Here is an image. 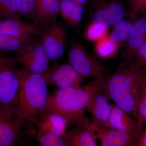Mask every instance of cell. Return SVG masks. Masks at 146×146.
<instances>
[{
	"label": "cell",
	"instance_id": "1",
	"mask_svg": "<svg viewBox=\"0 0 146 146\" xmlns=\"http://www.w3.org/2000/svg\"><path fill=\"white\" fill-rule=\"evenodd\" d=\"M107 75L84 86L58 89L48 96L42 111L53 112L62 116L68 124L76 126L86 119L84 112L94 96L103 91Z\"/></svg>",
	"mask_w": 146,
	"mask_h": 146
},
{
	"label": "cell",
	"instance_id": "2",
	"mask_svg": "<svg viewBox=\"0 0 146 146\" xmlns=\"http://www.w3.org/2000/svg\"><path fill=\"white\" fill-rule=\"evenodd\" d=\"M145 71L136 61L125 62L117 72L108 75L103 91L118 107L137 117L138 99Z\"/></svg>",
	"mask_w": 146,
	"mask_h": 146
},
{
	"label": "cell",
	"instance_id": "3",
	"mask_svg": "<svg viewBox=\"0 0 146 146\" xmlns=\"http://www.w3.org/2000/svg\"><path fill=\"white\" fill-rule=\"evenodd\" d=\"M27 72L17 95V109L23 121L27 137L30 138L33 137L36 132V122L45 108L48 95L44 77Z\"/></svg>",
	"mask_w": 146,
	"mask_h": 146
},
{
	"label": "cell",
	"instance_id": "4",
	"mask_svg": "<svg viewBox=\"0 0 146 146\" xmlns=\"http://www.w3.org/2000/svg\"><path fill=\"white\" fill-rule=\"evenodd\" d=\"M17 96L13 102L0 106V146L17 145L27 138L17 110Z\"/></svg>",
	"mask_w": 146,
	"mask_h": 146
},
{
	"label": "cell",
	"instance_id": "5",
	"mask_svg": "<svg viewBox=\"0 0 146 146\" xmlns=\"http://www.w3.org/2000/svg\"><path fill=\"white\" fill-rule=\"evenodd\" d=\"M69 63L84 78H99L107 75V69L81 44L73 43L68 54Z\"/></svg>",
	"mask_w": 146,
	"mask_h": 146
},
{
	"label": "cell",
	"instance_id": "6",
	"mask_svg": "<svg viewBox=\"0 0 146 146\" xmlns=\"http://www.w3.org/2000/svg\"><path fill=\"white\" fill-rule=\"evenodd\" d=\"M17 52L16 59L28 72L45 77L49 70L50 60L41 43L32 42Z\"/></svg>",
	"mask_w": 146,
	"mask_h": 146
},
{
	"label": "cell",
	"instance_id": "7",
	"mask_svg": "<svg viewBox=\"0 0 146 146\" xmlns=\"http://www.w3.org/2000/svg\"><path fill=\"white\" fill-rule=\"evenodd\" d=\"M91 23H103L113 27L127 13L123 3L119 0H91Z\"/></svg>",
	"mask_w": 146,
	"mask_h": 146
},
{
	"label": "cell",
	"instance_id": "8",
	"mask_svg": "<svg viewBox=\"0 0 146 146\" xmlns=\"http://www.w3.org/2000/svg\"><path fill=\"white\" fill-rule=\"evenodd\" d=\"M40 35V43L50 60L63 56L66 44V33L63 26L54 22L45 27Z\"/></svg>",
	"mask_w": 146,
	"mask_h": 146
},
{
	"label": "cell",
	"instance_id": "9",
	"mask_svg": "<svg viewBox=\"0 0 146 146\" xmlns=\"http://www.w3.org/2000/svg\"><path fill=\"white\" fill-rule=\"evenodd\" d=\"M27 71L15 66L0 70V106L9 103L16 98Z\"/></svg>",
	"mask_w": 146,
	"mask_h": 146
},
{
	"label": "cell",
	"instance_id": "10",
	"mask_svg": "<svg viewBox=\"0 0 146 146\" xmlns=\"http://www.w3.org/2000/svg\"><path fill=\"white\" fill-rule=\"evenodd\" d=\"M44 78L48 84L54 85L58 89L81 86L85 78L69 63L50 68Z\"/></svg>",
	"mask_w": 146,
	"mask_h": 146
},
{
	"label": "cell",
	"instance_id": "11",
	"mask_svg": "<svg viewBox=\"0 0 146 146\" xmlns=\"http://www.w3.org/2000/svg\"><path fill=\"white\" fill-rule=\"evenodd\" d=\"M68 146H96V133L91 120L86 118L62 137Z\"/></svg>",
	"mask_w": 146,
	"mask_h": 146
},
{
	"label": "cell",
	"instance_id": "12",
	"mask_svg": "<svg viewBox=\"0 0 146 146\" xmlns=\"http://www.w3.org/2000/svg\"><path fill=\"white\" fill-rule=\"evenodd\" d=\"M109 100L103 91H100L94 96L87 108L86 110L91 114L94 129L110 126L111 104Z\"/></svg>",
	"mask_w": 146,
	"mask_h": 146
},
{
	"label": "cell",
	"instance_id": "13",
	"mask_svg": "<svg viewBox=\"0 0 146 146\" xmlns=\"http://www.w3.org/2000/svg\"><path fill=\"white\" fill-rule=\"evenodd\" d=\"M42 31L37 25L25 23L18 16L0 20L1 34L16 37H32L40 35Z\"/></svg>",
	"mask_w": 146,
	"mask_h": 146
},
{
	"label": "cell",
	"instance_id": "14",
	"mask_svg": "<svg viewBox=\"0 0 146 146\" xmlns=\"http://www.w3.org/2000/svg\"><path fill=\"white\" fill-rule=\"evenodd\" d=\"M102 146H127L134 144L138 135L124 132L110 126L95 129Z\"/></svg>",
	"mask_w": 146,
	"mask_h": 146
},
{
	"label": "cell",
	"instance_id": "15",
	"mask_svg": "<svg viewBox=\"0 0 146 146\" xmlns=\"http://www.w3.org/2000/svg\"><path fill=\"white\" fill-rule=\"evenodd\" d=\"M67 121L53 112L42 111L36 123V131L62 137L66 132Z\"/></svg>",
	"mask_w": 146,
	"mask_h": 146
},
{
	"label": "cell",
	"instance_id": "16",
	"mask_svg": "<svg viewBox=\"0 0 146 146\" xmlns=\"http://www.w3.org/2000/svg\"><path fill=\"white\" fill-rule=\"evenodd\" d=\"M146 39V17L136 18L133 23L132 30L123 53L125 62L133 60L138 49Z\"/></svg>",
	"mask_w": 146,
	"mask_h": 146
},
{
	"label": "cell",
	"instance_id": "17",
	"mask_svg": "<svg viewBox=\"0 0 146 146\" xmlns=\"http://www.w3.org/2000/svg\"><path fill=\"white\" fill-rule=\"evenodd\" d=\"M141 125L138 120L114 104H111V110L109 120L111 127L127 133L138 135Z\"/></svg>",
	"mask_w": 146,
	"mask_h": 146
},
{
	"label": "cell",
	"instance_id": "18",
	"mask_svg": "<svg viewBox=\"0 0 146 146\" xmlns=\"http://www.w3.org/2000/svg\"><path fill=\"white\" fill-rule=\"evenodd\" d=\"M60 0H36L34 18L39 25L48 26L54 23L60 14Z\"/></svg>",
	"mask_w": 146,
	"mask_h": 146
},
{
	"label": "cell",
	"instance_id": "19",
	"mask_svg": "<svg viewBox=\"0 0 146 146\" xmlns=\"http://www.w3.org/2000/svg\"><path fill=\"white\" fill-rule=\"evenodd\" d=\"M136 17L131 12L128 13L124 18L113 26V29L108 34L110 39L119 47L127 42Z\"/></svg>",
	"mask_w": 146,
	"mask_h": 146
},
{
	"label": "cell",
	"instance_id": "20",
	"mask_svg": "<svg viewBox=\"0 0 146 146\" xmlns=\"http://www.w3.org/2000/svg\"><path fill=\"white\" fill-rule=\"evenodd\" d=\"M84 6L70 0H60V14L70 26H75L83 18Z\"/></svg>",
	"mask_w": 146,
	"mask_h": 146
},
{
	"label": "cell",
	"instance_id": "21",
	"mask_svg": "<svg viewBox=\"0 0 146 146\" xmlns=\"http://www.w3.org/2000/svg\"><path fill=\"white\" fill-rule=\"evenodd\" d=\"M32 40V36L16 37L0 34V53L17 52Z\"/></svg>",
	"mask_w": 146,
	"mask_h": 146
},
{
	"label": "cell",
	"instance_id": "22",
	"mask_svg": "<svg viewBox=\"0 0 146 146\" xmlns=\"http://www.w3.org/2000/svg\"><path fill=\"white\" fill-rule=\"evenodd\" d=\"M119 46L113 42L108 34L102 39L95 43L94 50L96 54L103 59H109L117 52Z\"/></svg>",
	"mask_w": 146,
	"mask_h": 146
},
{
	"label": "cell",
	"instance_id": "23",
	"mask_svg": "<svg viewBox=\"0 0 146 146\" xmlns=\"http://www.w3.org/2000/svg\"><path fill=\"white\" fill-rule=\"evenodd\" d=\"M108 26L103 23H91L84 32L87 41L95 43L107 36Z\"/></svg>",
	"mask_w": 146,
	"mask_h": 146
},
{
	"label": "cell",
	"instance_id": "24",
	"mask_svg": "<svg viewBox=\"0 0 146 146\" xmlns=\"http://www.w3.org/2000/svg\"><path fill=\"white\" fill-rule=\"evenodd\" d=\"M33 137L41 146H68L61 137L36 131Z\"/></svg>",
	"mask_w": 146,
	"mask_h": 146
},
{
	"label": "cell",
	"instance_id": "25",
	"mask_svg": "<svg viewBox=\"0 0 146 146\" xmlns=\"http://www.w3.org/2000/svg\"><path fill=\"white\" fill-rule=\"evenodd\" d=\"M20 17L17 0H0V20Z\"/></svg>",
	"mask_w": 146,
	"mask_h": 146
},
{
	"label": "cell",
	"instance_id": "26",
	"mask_svg": "<svg viewBox=\"0 0 146 146\" xmlns=\"http://www.w3.org/2000/svg\"><path fill=\"white\" fill-rule=\"evenodd\" d=\"M137 120L141 124L146 121V80L145 75L140 92L137 106Z\"/></svg>",
	"mask_w": 146,
	"mask_h": 146
},
{
	"label": "cell",
	"instance_id": "27",
	"mask_svg": "<svg viewBox=\"0 0 146 146\" xmlns=\"http://www.w3.org/2000/svg\"><path fill=\"white\" fill-rule=\"evenodd\" d=\"M36 0H17L20 16L34 18Z\"/></svg>",
	"mask_w": 146,
	"mask_h": 146
},
{
	"label": "cell",
	"instance_id": "28",
	"mask_svg": "<svg viewBox=\"0 0 146 146\" xmlns=\"http://www.w3.org/2000/svg\"><path fill=\"white\" fill-rule=\"evenodd\" d=\"M130 12L137 16L146 13V0H128Z\"/></svg>",
	"mask_w": 146,
	"mask_h": 146
},
{
	"label": "cell",
	"instance_id": "29",
	"mask_svg": "<svg viewBox=\"0 0 146 146\" xmlns=\"http://www.w3.org/2000/svg\"><path fill=\"white\" fill-rule=\"evenodd\" d=\"M135 57L136 63L144 71L146 70V39L143 44L138 49Z\"/></svg>",
	"mask_w": 146,
	"mask_h": 146
},
{
	"label": "cell",
	"instance_id": "30",
	"mask_svg": "<svg viewBox=\"0 0 146 146\" xmlns=\"http://www.w3.org/2000/svg\"><path fill=\"white\" fill-rule=\"evenodd\" d=\"M17 63L16 58L0 54V70L7 67L15 66Z\"/></svg>",
	"mask_w": 146,
	"mask_h": 146
},
{
	"label": "cell",
	"instance_id": "31",
	"mask_svg": "<svg viewBox=\"0 0 146 146\" xmlns=\"http://www.w3.org/2000/svg\"><path fill=\"white\" fill-rule=\"evenodd\" d=\"M137 142L138 145L146 146V130L139 137Z\"/></svg>",
	"mask_w": 146,
	"mask_h": 146
},
{
	"label": "cell",
	"instance_id": "32",
	"mask_svg": "<svg viewBox=\"0 0 146 146\" xmlns=\"http://www.w3.org/2000/svg\"><path fill=\"white\" fill-rule=\"evenodd\" d=\"M70 1L78 3L81 5L84 6L90 0H70Z\"/></svg>",
	"mask_w": 146,
	"mask_h": 146
},
{
	"label": "cell",
	"instance_id": "33",
	"mask_svg": "<svg viewBox=\"0 0 146 146\" xmlns=\"http://www.w3.org/2000/svg\"><path fill=\"white\" fill-rule=\"evenodd\" d=\"M145 77H146V76H145Z\"/></svg>",
	"mask_w": 146,
	"mask_h": 146
}]
</instances>
